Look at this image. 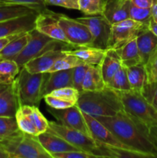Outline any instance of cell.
<instances>
[{
    "mask_svg": "<svg viewBox=\"0 0 157 158\" xmlns=\"http://www.w3.org/2000/svg\"><path fill=\"white\" fill-rule=\"evenodd\" d=\"M129 19L148 25L152 19L150 8L139 7L131 2L129 9Z\"/></svg>",
    "mask_w": 157,
    "mask_h": 158,
    "instance_id": "836d02e7",
    "label": "cell"
},
{
    "mask_svg": "<svg viewBox=\"0 0 157 158\" xmlns=\"http://www.w3.org/2000/svg\"><path fill=\"white\" fill-rule=\"evenodd\" d=\"M148 83H157V52L144 65Z\"/></svg>",
    "mask_w": 157,
    "mask_h": 158,
    "instance_id": "74e56055",
    "label": "cell"
},
{
    "mask_svg": "<svg viewBox=\"0 0 157 158\" xmlns=\"http://www.w3.org/2000/svg\"><path fill=\"white\" fill-rule=\"evenodd\" d=\"M107 49H99L92 46H83V47H78L72 50H69L68 52L75 55L86 64L100 65Z\"/></svg>",
    "mask_w": 157,
    "mask_h": 158,
    "instance_id": "7402d4cb",
    "label": "cell"
},
{
    "mask_svg": "<svg viewBox=\"0 0 157 158\" xmlns=\"http://www.w3.org/2000/svg\"><path fill=\"white\" fill-rule=\"evenodd\" d=\"M136 43L142 65L144 66L157 52V36L146 28L136 37Z\"/></svg>",
    "mask_w": 157,
    "mask_h": 158,
    "instance_id": "d6986e66",
    "label": "cell"
},
{
    "mask_svg": "<svg viewBox=\"0 0 157 158\" xmlns=\"http://www.w3.org/2000/svg\"><path fill=\"white\" fill-rule=\"evenodd\" d=\"M88 67H89V65L83 64L73 68V73H72L73 87L78 89L80 93L83 92V83L84 81L85 77H86Z\"/></svg>",
    "mask_w": 157,
    "mask_h": 158,
    "instance_id": "8d00e7d4",
    "label": "cell"
},
{
    "mask_svg": "<svg viewBox=\"0 0 157 158\" xmlns=\"http://www.w3.org/2000/svg\"><path fill=\"white\" fill-rule=\"evenodd\" d=\"M76 105L92 117H111L123 110L117 91L108 86L99 91H83Z\"/></svg>",
    "mask_w": 157,
    "mask_h": 158,
    "instance_id": "7a4b0ae2",
    "label": "cell"
},
{
    "mask_svg": "<svg viewBox=\"0 0 157 158\" xmlns=\"http://www.w3.org/2000/svg\"><path fill=\"white\" fill-rule=\"evenodd\" d=\"M29 32H25L22 35L8 43L6 47L0 51V61L6 60H15V59L18 56V54L22 52V50L27 44L30 37Z\"/></svg>",
    "mask_w": 157,
    "mask_h": 158,
    "instance_id": "484cf974",
    "label": "cell"
},
{
    "mask_svg": "<svg viewBox=\"0 0 157 158\" xmlns=\"http://www.w3.org/2000/svg\"><path fill=\"white\" fill-rule=\"evenodd\" d=\"M35 29L54 40L69 43L62 29L58 23L56 13L49 10L47 8L41 11L37 15Z\"/></svg>",
    "mask_w": 157,
    "mask_h": 158,
    "instance_id": "4fadbf2b",
    "label": "cell"
},
{
    "mask_svg": "<svg viewBox=\"0 0 157 158\" xmlns=\"http://www.w3.org/2000/svg\"><path fill=\"white\" fill-rule=\"evenodd\" d=\"M3 140V138L2 137H0V141H1V140Z\"/></svg>",
    "mask_w": 157,
    "mask_h": 158,
    "instance_id": "681fc988",
    "label": "cell"
},
{
    "mask_svg": "<svg viewBox=\"0 0 157 158\" xmlns=\"http://www.w3.org/2000/svg\"><path fill=\"white\" fill-rule=\"evenodd\" d=\"M106 86L117 91H128L130 90L131 87L128 80L126 68L122 66L117 72L114 74L110 81L108 83Z\"/></svg>",
    "mask_w": 157,
    "mask_h": 158,
    "instance_id": "4dcf8cb0",
    "label": "cell"
},
{
    "mask_svg": "<svg viewBox=\"0 0 157 158\" xmlns=\"http://www.w3.org/2000/svg\"><path fill=\"white\" fill-rule=\"evenodd\" d=\"M38 140L42 145L43 148L49 153V154H58V153L68 152L71 151H78L77 148L74 147L69 142L66 141L61 137L55 135L46 131L42 134L37 136Z\"/></svg>",
    "mask_w": 157,
    "mask_h": 158,
    "instance_id": "ac0fdd59",
    "label": "cell"
},
{
    "mask_svg": "<svg viewBox=\"0 0 157 158\" xmlns=\"http://www.w3.org/2000/svg\"><path fill=\"white\" fill-rule=\"evenodd\" d=\"M142 94L157 110V83H147Z\"/></svg>",
    "mask_w": 157,
    "mask_h": 158,
    "instance_id": "f35d334b",
    "label": "cell"
},
{
    "mask_svg": "<svg viewBox=\"0 0 157 158\" xmlns=\"http://www.w3.org/2000/svg\"><path fill=\"white\" fill-rule=\"evenodd\" d=\"M40 12L0 22V37L27 32L35 29V19Z\"/></svg>",
    "mask_w": 157,
    "mask_h": 158,
    "instance_id": "5bb4252c",
    "label": "cell"
},
{
    "mask_svg": "<svg viewBox=\"0 0 157 158\" xmlns=\"http://www.w3.org/2000/svg\"><path fill=\"white\" fill-rule=\"evenodd\" d=\"M148 29L157 36V23L153 21L152 19L150 20L149 24H148Z\"/></svg>",
    "mask_w": 157,
    "mask_h": 158,
    "instance_id": "7dc6e473",
    "label": "cell"
},
{
    "mask_svg": "<svg viewBox=\"0 0 157 158\" xmlns=\"http://www.w3.org/2000/svg\"><path fill=\"white\" fill-rule=\"evenodd\" d=\"M47 110L61 124L78 130L91 136L86 120L83 117V112L76 104L66 109L60 110L54 109L49 106Z\"/></svg>",
    "mask_w": 157,
    "mask_h": 158,
    "instance_id": "7c38bea8",
    "label": "cell"
},
{
    "mask_svg": "<svg viewBox=\"0 0 157 158\" xmlns=\"http://www.w3.org/2000/svg\"><path fill=\"white\" fill-rule=\"evenodd\" d=\"M148 28L147 24L127 19L112 26L108 49H117L130 40L136 38L139 34Z\"/></svg>",
    "mask_w": 157,
    "mask_h": 158,
    "instance_id": "9c48e42d",
    "label": "cell"
},
{
    "mask_svg": "<svg viewBox=\"0 0 157 158\" xmlns=\"http://www.w3.org/2000/svg\"><path fill=\"white\" fill-rule=\"evenodd\" d=\"M0 146L9 158H53L42 147L37 136L20 131L16 134L4 138Z\"/></svg>",
    "mask_w": 157,
    "mask_h": 158,
    "instance_id": "277c9868",
    "label": "cell"
},
{
    "mask_svg": "<svg viewBox=\"0 0 157 158\" xmlns=\"http://www.w3.org/2000/svg\"><path fill=\"white\" fill-rule=\"evenodd\" d=\"M106 86L99 65H89L83 83V91H99Z\"/></svg>",
    "mask_w": 157,
    "mask_h": 158,
    "instance_id": "cb8c5ba5",
    "label": "cell"
},
{
    "mask_svg": "<svg viewBox=\"0 0 157 158\" xmlns=\"http://www.w3.org/2000/svg\"><path fill=\"white\" fill-rule=\"evenodd\" d=\"M19 131L15 117H0V137L7 138Z\"/></svg>",
    "mask_w": 157,
    "mask_h": 158,
    "instance_id": "d6a6232c",
    "label": "cell"
},
{
    "mask_svg": "<svg viewBox=\"0 0 157 158\" xmlns=\"http://www.w3.org/2000/svg\"><path fill=\"white\" fill-rule=\"evenodd\" d=\"M43 99H44L46 103L49 107L54 108V109L56 110L66 109V108L70 107V106H72L76 104L75 103L70 101V100H66V99L56 97V96H53L50 94H46L43 97Z\"/></svg>",
    "mask_w": 157,
    "mask_h": 158,
    "instance_id": "e575fe53",
    "label": "cell"
},
{
    "mask_svg": "<svg viewBox=\"0 0 157 158\" xmlns=\"http://www.w3.org/2000/svg\"><path fill=\"white\" fill-rule=\"evenodd\" d=\"M122 142L134 151L150 157H157V147L151 138L149 128L122 110L111 117H94Z\"/></svg>",
    "mask_w": 157,
    "mask_h": 158,
    "instance_id": "6da1fadb",
    "label": "cell"
},
{
    "mask_svg": "<svg viewBox=\"0 0 157 158\" xmlns=\"http://www.w3.org/2000/svg\"><path fill=\"white\" fill-rule=\"evenodd\" d=\"M19 107L30 118L31 121L38 131V135L47 131L48 127H49V121L40 112L38 106L22 105V106H19Z\"/></svg>",
    "mask_w": 157,
    "mask_h": 158,
    "instance_id": "83f0119b",
    "label": "cell"
},
{
    "mask_svg": "<svg viewBox=\"0 0 157 158\" xmlns=\"http://www.w3.org/2000/svg\"><path fill=\"white\" fill-rule=\"evenodd\" d=\"M53 158H98L92 153L81 151H71L68 152L52 154Z\"/></svg>",
    "mask_w": 157,
    "mask_h": 158,
    "instance_id": "60d3db41",
    "label": "cell"
},
{
    "mask_svg": "<svg viewBox=\"0 0 157 158\" xmlns=\"http://www.w3.org/2000/svg\"><path fill=\"white\" fill-rule=\"evenodd\" d=\"M25 33V32H23ZM23 33H19V34H15V35H9V36H5V37H0V51L2 50L5 47H6V45L9 43H10L11 41H12L13 40L16 39L17 37L20 36L21 35H22Z\"/></svg>",
    "mask_w": 157,
    "mask_h": 158,
    "instance_id": "7bdbcfd3",
    "label": "cell"
},
{
    "mask_svg": "<svg viewBox=\"0 0 157 158\" xmlns=\"http://www.w3.org/2000/svg\"><path fill=\"white\" fill-rule=\"evenodd\" d=\"M123 66L115 49H108L99 66L106 85L108 84L114 74Z\"/></svg>",
    "mask_w": 157,
    "mask_h": 158,
    "instance_id": "44dd1931",
    "label": "cell"
},
{
    "mask_svg": "<svg viewBox=\"0 0 157 158\" xmlns=\"http://www.w3.org/2000/svg\"><path fill=\"white\" fill-rule=\"evenodd\" d=\"M150 9L152 20L157 23V0H152Z\"/></svg>",
    "mask_w": 157,
    "mask_h": 158,
    "instance_id": "f6af8a7d",
    "label": "cell"
},
{
    "mask_svg": "<svg viewBox=\"0 0 157 158\" xmlns=\"http://www.w3.org/2000/svg\"><path fill=\"white\" fill-rule=\"evenodd\" d=\"M131 0H108L102 15L112 25L129 19Z\"/></svg>",
    "mask_w": 157,
    "mask_h": 158,
    "instance_id": "e0dca14e",
    "label": "cell"
},
{
    "mask_svg": "<svg viewBox=\"0 0 157 158\" xmlns=\"http://www.w3.org/2000/svg\"><path fill=\"white\" fill-rule=\"evenodd\" d=\"M49 73H31L24 67L20 69L15 80L19 106H39L43 99V89Z\"/></svg>",
    "mask_w": 157,
    "mask_h": 158,
    "instance_id": "3957f363",
    "label": "cell"
},
{
    "mask_svg": "<svg viewBox=\"0 0 157 158\" xmlns=\"http://www.w3.org/2000/svg\"><path fill=\"white\" fill-rule=\"evenodd\" d=\"M46 6H59L69 9L79 10L78 0H45Z\"/></svg>",
    "mask_w": 157,
    "mask_h": 158,
    "instance_id": "ab89813d",
    "label": "cell"
},
{
    "mask_svg": "<svg viewBox=\"0 0 157 158\" xmlns=\"http://www.w3.org/2000/svg\"><path fill=\"white\" fill-rule=\"evenodd\" d=\"M42 10L24 5L0 3V22Z\"/></svg>",
    "mask_w": 157,
    "mask_h": 158,
    "instance_id": "4316f807",
    "label": "cell"
},
{
    "mask_svg": "<svg viewBox=\"0 0 157 158\" xmlns=\"http://www.w3.org/2000/svg\"><path fill=\"white\" fill-rule=\"evenodd\" d=\"M20 71V67L15 60L0 61V84L14 83Z\"/></svg>",
    "mask_w": 157,
    "mask_h": 158,
    "instance_id": "f1b7e54d",
    "label": "cell"
},
{
    "mask_svg": "<svg viewBox=\"0 0 157 158\" xmlns=\"http://www.w3.org/2000/svg\"><path fill=\"white\" fill-rule=\"evenodd\" d=\"M83 115L85 120H86L88 128H89L91 137L95 139V140L99 142L102 144L107 145V146L121 148V149L132 150L130 148L126 146V145H125L123 143H122L112 134L110 130L108 129L104 124H103L101 122L99 121L96 118L85 112H83ZM132 151H134V150H132Z\"/></svg>",
    "mask_w": 157,
    "mask_h": 158,
    "instance_id": "8fae6325",
    "label": "cell"
},
{
    "mask_svg": "<svg viewBox=\"0 0 157 158\" xmlns=\"http://www.w3.org/2000/svg\"><path fill=\"white\" fill-rule=\"evenodd\" d=\"M46 131L61 137L81 151L92 153L98 158H105L99 142L82 131L68 127L55 121H49Z\"/></svg>",
    "mask_w": 157,
    "mask_h": 158,
    "instance_id": "52a82bcc",
    "label": "cell"
},
{
    "mask_svg": "<svg viewBox=\"0 0 157 158\" xmlns=\"http://www.w3.org/2000/svg\"><path fill=\"white\" fill-rule=\"evenodd\" d=\"M49 94L53 96L62 97V98L66 99V100H70V101L76 103L78 97H79L80 92L73 86H68V87H63L55 89V90H53Z\"/></svg>",
    "mask_w": 157,
    "mask_h": 158,
    "instance_id": "d590c367",
    "label": "cell"
},
{
    "mask_svg": "<svg viewBox=\"0 0 157 158\" xmlns=\"http://www.w3.org/2000/svg\"><path fill=\"white\" fill-rule=\"evenodd\" d=\"M30 37L27 44L15 59V61L22 68L28 62L33 60L38 56L52 49H61V50H72L75 49L72 45L64 42L54 40L36 29H33L29 32Z\"/></svg>",
    "mask_w": 157,
    "mask_h": 158,
    "instance_id": "5b68a950",
    "label": "cell"
},
{
    "mask_svg": "<svg viewBox=\"0 0 157 158\" xmlns=\"http://www.w3.org/2000/svg\"><path fill=\"white\" fill-rule=\"evenodd\" d=\"M126 68L131 89L143 93L148 83L145 66L143 65H135Z\"/></svg>",
    "mask_w": 157,
    "mask_h": 158,
    "instance_id": "d4e9b609",
    "label": "cell"
},
{
    "mask_svg": "<svg viewBox=\"0 0 157 158\" xmlns=\"http://www.w3.org/2000/svg\"><path fill=\"white\" fill-rule=\"evenodd\" d=\"M76 19L89 28L92 35V47L108 49L112 25L103 15H86Z\"/></svg>",
    "mask_w": 157,
    "mask_h": 158,
    "instance_id": "30bf717a",
    "label": "cell"
},
{
    "mask_svg": "<svg viewBox=\"0 0 157 158\" xmlns=\"http://www.w3.org/2000/svg\"><path fill=\"white\" fill-rule=\"evenodd\" d=\"M108 0H78L79 11L85 15H102Z\"/></svg>",
    "mask_w": 157,
    "mask_h": 158,
    "instance_id": "f546056e",
    "label": "cell"
},
{
    "mask_svg": "<svg viewBox=\"0 0 157 158\" xmlns=\"http://www.w3.org/2000/svg\"><path fill=\"white\" fill-rule=\"evenodd\" d=\"M0 158H9V154L1 146H0Z\"/></svg>",
    "mask_w": 157,
    "mask_h": 158,
    "instance_id": "c3c4849f",
    "label": "cell"
},
{
    "mask_svg": "<svg viewBox=\"0 0 157 158\" xmlns=\"http://www.w3.org/2000/svg\"><path fill=\"white\" fill-rule=\"evenodd\" d=\"M56 15L69 44L75 48L91 46L92 35L86 25L78 21L76 19L69 18L64 14L56 13Z\"/></svg>",
    "mask_w": 157,
    "mask_h": 158,
    "instance_id": "ba28073f",
    "label": "cell"
},
{
    "mask_svg": "<svg viewBox=\"0 0 157 158\" xmlns=\"http://www.w3.org/2000/svg\"><path fill=\"white\" fill-rule=\"evenodd\" d=\"M0 3L24 5V6L36 8L40 10H43L46 8V6L45 5V0H0Z\"/></svg>",
    "mask_w": 157,
    "mask_h": 158,
    "instance_id": "b9f144b4",
    "label": "cell"
},
{
    "mask_svg": "<svg viewBox=\"0 0 157 158\" xmlns=\"http://www.w3.org/2000/svg\"><path fill=\"white\" fill-rule=\"evenodd\" d=\"M117 93L123 110L143 123L149 130L157 124V110L142 93L132 89Z\"/></svg>",
    "mask_w": 157,
    "mask_h": 158,
    "instance_id": "8992f818",
    "label": "cell"
},
{
    "mask_svg": "<svg viewBox=\"0 0 157 158\" xmlns=\"http://www.w3.org/2000/svg\"><path fill=\"white\" fill-rule=\"evenodd\" d=\"M68 52V51H67ZM86 64L83 63L81 60L75 56L73 54L68 52L66 56L62 58L58 59L56 62L53 64V66L49 69L48 73L55 72L58 70H63V69H69L75 68L76 66H81V65Z\"/></svg>",
    "mask_w": 157,
    "mask_h": 158,
    "instance_id": "1f68e13d",
    "label": "cell"
},
{
    "mask_svg": "<svg viewBox=\"0 0 157 158\" xmlns=\"http://www.w3.org/2000/svg\"><path fill=\"white\" fill-rule=\"evenodd\" d=\"M67 53L66 50L61 49L49 50L28 62L23 67L31 73H48L58 59L63 57Z\"/></svg>",
    "mask_w": 157,
    "mask_h": 158,
    "instance_id": "9a60e30c",
    "label": "cell"
},
{
    "mask_svg": "<svg viewBox=\"0 0 157 158\" xmlns=\"http://www.w3.org/2000/svg\"><path fill=\"white\" fill-rule=\"evenodd\" d=\"M73 68L49 73V76L45 83L43 95L45 96L55 89L68 86H73L72 82Z\"/></svg>",
    "mask_w": 157,
    "mask_h": 158,
    "instance_id": "ffe728a7",
    "label": "cell"
},
{
    "mask_svg": "<svg viewBox=\"0 0 157 158\" xmlns=\"http://www.w3.org/2000/svg\"><path fill=\"white\" fill-rule=\"evenodd\" d=\"M149 134H150L151 138L152 139V140L157 147V124L154 125L152 127L149 128Z\"/></svg>",
    "mask_w": 157,
    "mask_h": 158,
    "instance_id": "bcb514c9",
    "label": "cell"
},
{
    "mask_svg": "<svg viewBox=\"0 0 157 158\" xmlns=\"http://www.w3.org/2000/svg\"><path fill=\"white\" fill-rule=\"evenodd\" d=\"M131 2L135 6L142 8H150L152 0H131Z\"/></svg>",
    "mask_w": 157,
    "mask_h": 158,
    "instance_id": "ee69618b",
    "label": "cell"
},
{
    "mask_svg": "<svg viewBox=\"0 0 157 158\" xmlns=\"http://www.w3.org/2000/svg\"><path fill=\"white\" fill-rule=\"evenodd\" d=\"M119 56L122 65L125 67L142 65L138 46H137L136 38L130 40L122 47L115 49Z\"/></svg>",
    "mask_w": 157,
    "mask_h": 158,
    "instance_id": "603a6c76",
    "label": "cell"
},
{
    "mask_svg": "<svg viewBox=\"0 0 157 158\" xmlns=\"http://www.w3.org/2000/svg\"><path fill=\"white\" fill-rule=\"evenodd\" d=\"M18 107L15 82L0 84V117H15Z\"/></svg>",
    "mask_w": 157,
    "mask_h": 158,
    "instance_id": "2e32d148",
    "label": "cell"
}]
</instances>
